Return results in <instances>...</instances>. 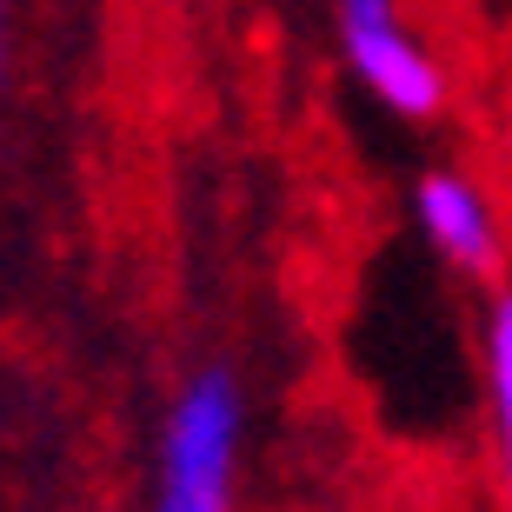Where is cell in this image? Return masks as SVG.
<instances>
[{
  "instance_id": "6da1fadb",
  "label": "cell",
  "mask_w": 512,
  "mask_h": 512,
  "mask_svg": "<svg viewBox=\"0 0 512 512\" xmlns=\"http://www.w3.org/2000/svg\"><path fill=\"white\" fill-rule=\"evenodd\" d=\"M240 459V386L233 373H200L180 393L160 439V499L153 512H227Z\"/></svg>"
},
{
  "instance_id": "7a4b0ae2",
  "label": "cell",
  "mask_w": 512,
  "mask_h": 512,
  "mask_svg": "<svg viewBox=\"0 0 512 512\" xmlns=\"http://www.w3.org/2000/svg\"><path fill=\"white\" fill-rule=\"evenodd\" d=\"M340 14H346V54H353L366 87L399 114H439V100H446L439 67L399 27L393 0H340Z\"/></svg>"
},
{
  "instance_id": "3957f363",
  "label": "cell",
  "mask_w": 512,
  "mask_h": 512,
  "mask_svg": "<svg viewBox=\"0 0 512 512\" xmlns=\"http://www.w3.org/2000/svg\"><path fill=\"white\" fill-rule=\"evenodd\" d=\"M419 207V227L433 233V247L446 253V260L473 266V273H486V266L499 260V233H493V213H486V200H479L459 173H426L413 193Z\"/></svg>"
},
{
  "instance_id": "277c9868",
  "label": "cell",
  "mask_w": 512,
  "mask_h": 512,
  "mask_svg": "<svg viewBox=\"0 0 512 512\" xmlns=\"http://www.w3.org/2000/svg\"><path fill=\"white\" fill-rule=\"evenodd\" d=\"M486 366H493V406H499V446H506V479H512V293H499L486 320Z\"/></svg>"
}]
</instances>
